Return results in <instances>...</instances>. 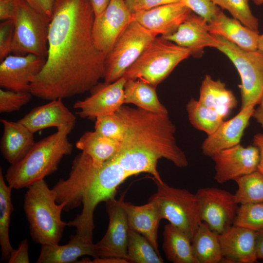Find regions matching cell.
Returning a JSON list of instances; mask_svg holds the SVG:
<instances>
[{
  "mask_svg": "<svg viewBox=\"0 0 263 263\" xmlns=\"http://www.w3.org/2000/svg\"><path fill=\"white\" fill-rule=\"evenodd\" d=\"M95 15L89 0H56L48 53L30 92L47 100L84 94L103 78L106 54L93 38Z\"/></svg>",
  "mask_w": 263,
  "mask_h": 263,
  "instance_id": "6da1fadb",
  "label": "cell"
},
{
  "mask_svg": "<svg viewBox=\"0 0 263 263\" xmlns=\"http://www.w3.org/2000/svg\"><path fill=\"white\" fill-rule=\"evenodd\" d=\"M75 125L57 128L56 132L35 143L21 160L10 165L5 176L8 185L13 189L28 188L56 171L63 157L73 151L68 135Z\"/></svg>",
  "mask_w": 263,
  "mask_h": 263,
  "instance_id": "7a4b0ae2",
  "label": "cell"
},
{
  "mask_svg": "<svg viewBox=\"0 0 263 263\" xmlns=\"http://www.w3.org/2000/svg\"><path fill=\"white\" fill-rule=\"evenodd\" d=\"M64 205L58 204L55 193L44 179L28 188L24 200V210L29 224L30 235L36 243L58 244L68 223L61 219Z\"/></svg>",
  "mask_w": 263,
  "mask_h": 263,
  "instance_id": "3957f363",
  "label": "cell"
},
{
  "mask_svg": "<svg viewBox=\"0 0 263 263\" xmlns=\"http://www.w3.org/2000/svg\"><path fill=\"white\" fill-rule=\"evenodd\" d=\"M191 56L190 51L160 36L156 37L123 77L143 79L156 87L181 61Z\"/></svg>",
  "mask_w": 263,
  "mask_h": 263,
  "instance_id": "277c9868",
  "label": "cell"
},
{
  "mask_svg": "<svg viewBox=\"0 0 263 263\" xmlns=\"http://www.w3.org/2000/svg\"><path fill=\"white\" fill-rule=\"evenodd\" d=\"M154 181L157 191L149 200L156 203L161 219L169 221L192 241L202 222L195 194L186 189L170 187L163 181Z\"/></svg>",
  "mask_w": 263,
  "mask_h": 263,
  "instance_id": "5b68a950",
  "label": "cell"
},
{
  "mask_svg": "<svg viewBox=\"0 0 263 263\" xmlns=\"http://www.w3.org/2000/svg\"><path fill=\"white\" fill-rule=\"evenodd\" d=\"M215 36V35H214ZM216 49L232 62L241 78V109L257 105L263 92V53L244 50L226 39L215 36Z\"/></svg>",
  "mask_w": 263,
  "mask_h": 263,
  "instance_id": "8992f818",
  "label": "cell"
},
{
  "mask_svg": "<svg viewBox=\"0 0 263 263\" xmlns=\"http://www.w3.org/2000/svg\"><path fill=\"white\" fill-rule=\"evenodd\" d=\"M51 19L33 8L24 0H19L13 19V55L33 54L46 58Z\"/></svg>",
  "mask_w": 263,
  "mask_h": 263,
  "instance_id": "52a82bcc",
  "label": "cell"
},
{
  "mask_svg": "<svg viewBox=\"0 0 263 263\" xmlns=\"http://www.w3.org/2000/svg\"><path fill=\"white\" fill-rule=\"evenodd\" d=\"M156 37L132 20L106 56L104 82L112 83L123 77L126 70Z\"/></svg>",
  "mask_w": 263,
  "mask_h": 263,
  "instance_id": "ba28073f",
  "label": "cell"
},
{
  "mask_svg": "<svg viewBox=\"0 0 263 263\" xmlns=\"http://www.w3.org/2000/svg\"><path fill=\"white\" fill-rule=\"evenodd\" d=\"M202 222L206 223L217 234L232 225L238 204L234 194L215 187L203 188L195 193Z\"/></svg>",
  "mask_w": 263,
  "mask_h": 263,
  "instance_id": "9c48e42d",
  "label": "cell"
},
{
  "mask_svg": "<svg viewBox=\"0 0 263 263\" xmlns=\"http://www.w3.org/2000/svg\"><path fill=\"white\" fill-rule=\"evenodd\" d=\"M132 13L125 0H110L93 23V38L98 50L108 54L132 20Z\"/></svg>",
  "mask_w": 263,
  "mask_h": 263,
  "instance_id": "30bf717a",
  "label": "cell"
},
{
  "mask_svg": "<svg viewBox=\"0 0 263 263\" xmlns=\"http://www.w3.org/2000/svg\"><path fill=\"white\" fill-rule=\"evenodd\" d=\"M121 200L122 198L118 200L114 198L106 202L109 222L105 234L95 244L97 258H117L128 261L130 226Z\"/></svg>",
  "mask_w": 263,
  "mask_h": 263,
  "instance_id": "8fae6325",
  "label": "cell"
},
{
  "mask_svg": "<svg viewBox=\"0 0 263 263\" xmlns=\"http://www.w3.org/2000/svg\"><path fill=\"white\" fill-rule=\"evenodd\" d=\"M126 79L122 77L112 82L98 83L92 88L90 95L78 100L74 108L81 118L95 120L97 117L116 113L124 104V85Z\"/></svg>",
  "mask_w": 263,
  "mask_h": 263,
  "instance_id": "7c38bea8",
  "label": "cell"
},
{
  "mask_svg": "<svg viewBox=\"0 0 263 263\" xmlns=\"http://www.w3.org/2000/svg\"><path fill=\"white\" fill-rule=\"evenodd\" d=\"M215 163V180L223 184L257 170L260 161L258 149L240 144L220 150L211 157Z\"/></svg>",
  "mask_w": 263,
  "mask_h": 263,
  "instance_id": "4fadbf2b",
  "label": "cell"
},
{
  "mask_svg": "<svg viewBox=\"0 0 263 263\" xmlns=\"http://www.w3.org/2000/svg\"><path fill=\"white\" fill-rule=\"evenodd\" d=\"M46 58L33 54L9 55L0 64V86L17 92H30L33 79L41 72Z\"/></svg>",
  "mask_w": 263,
  "mask_h": 263,
  "instance_id": "5bb4252c",
  "label": "cell"
},
{
  "mask_svg": "<svg viewBox=\"0 0 263 263\" xmlns=\"http://www.w3.org/2000/svg\"><path fill=\"white\" fill-rule=\"evenodd\" d=\"M191 12L182 2H179L133 12L132 20L156 36L165 37L174 32Z\"/></svg>",
  "mask_w": 263,
  "mask_h": 263,
  "instance_id": "9a60e30c",
  "label": "cell"
},
{
  "mask_svg": "<svg viewBox=\"0 0 263 263\" xmlns=\"http://www.w3.org/2000/svg\"><path fill=\"white\" fill-rule=\"evenodd\" d=\"M162 37L188 49L191 56L197 57L202 55L206 47L216 48L218 44L215 36L208 30L207 20L192 12L174 32Z\"/></svg>",
  "mask_w": 263,
  "mask_h": 263,
  "instance_id": "2e32d148",
  "label": "cell"
},
{
  "mask_svg": "<svg viewBox=\"0 0 263 263\" xmlns=\"http://www.w3.org/2000/svg\"><path fill=\"white\" fill-rule=\"evenodd\" d=\"M250 105L240 109L239 113L227 121H224L212 134L207 135L202 143L203 153L212 157L223 150L240 144L244 132L246 128L254 110Z\"/></svg>",
  "mask_w": 263,
  "mask_h": 263,
  "instance_id": "e0dca14e",
  "label": "cell"
},
{
  "mask_svg": "<svg viewBox=\"0 0 263 263\" xmlns=\"http://www.w3.org/2000/svg\"><path fill=\"white\" fill-rule=\"evenodd\" d=\"M223 260L228 263L257 262L256 232L232 225L218 234Z\"/></svg>",
  "mask_w": 263,
  "mask_h": 263,
  "instance_id": "ac0fdd59",
  "label": "cell"
},
{
  "mask_svg": "<svg viewBox=\"0 0 263 263\" xmlns=\"http://www.w3.org/2000/svg\"><path fill=\"white\" fill-rule=\"evenodd\" d=\"M76 116L58 98L34 108L18 121L35 133L44 129L76 122Z\"/></svg>",
  "mask_w": 263,
  "mask_h": 263,
  "instance_id": "d6986e66",
  "label": "cell"
},
{
  "mask_svg": "<svg viewBox=\"0 0 263 263\" xmlns=\"http://www.w3.org/2000/svg\"><path fill=\"white\" fill-rule=\"evenodd\" d=\"M208 28L211 34L223 37L244 50H257L259 33L244 26L238 19L227 16L221 9L208 22Z\"/></svg>",
  "mask_w": 263,
  "mask_h": 263,
  "instance_id": "ffe728a7",
  "label": "cell"
},
{
  "mask_svg": "<svg viewBox=\"0 0 263 263\" xmlns=\"http://www.w3.org/2000/svg\"><path fill=\"white\" fill-rule=\"evenodd\" d=\"M121 204L125 211L130 227L146 237L160 255L157 234L161 218L156 203L149 200L147 204L136 206L130 202H124L122 198Z\"/></svg>",
  "mask_w": 263,
  "mask_h": 263,
  "instance_id": "44dd1931",
  "label": "cell"
},
{
  "mask_svg": "<svg viewBox=\"0 0 263 263\" xmlns=\"http://www.w3.org/2000/svg\"><path fill=\"white\" fill-rule=\"evenodd\" d=\"M3 132L0 149L3 157L10 165L21 160L35 144L34 134L19 122L1 119Z\"/></svg>",
  "mask_w": 263,
  "mask_h": 263,
  "instance_id": "7402d4cb",
  "label": "cell"
},
{
  "mask_svg": "<svg viewBox=\"0 0 263 263\" xmlns=\"http://www.w3.org/2000/svg\"><path fill=\"white\" fill-rule=\"evenodd\" d=\"M84 255L97 258L95 244L75 233L70 236V240L65 244L41 245V250L37 263H74Z\"/></svg>",
  "mask_w": 263,
  "mask_h": 263,
  "instance_id": "603a6c76",
  "label": "cell"
},
{
  "mask_svg": "<svg viewBox=\"0 0 263 263\" xmlns=\"http://www.w3.org/2000/svg\"><path fill=\"white\" fill-rule=\"evenodd\" d=\"M203 105L212 109L225 118L235 108L238 101L233 92L221 80L206 75L202 81L198 100Z\"/></svg>",
  "mask_w": 263,
  "mask_h": 263,
  "instance_id": "cb8c5ba5",
  "label": "cell"
},
{
  "mask_svg": "<svg viewBox=\"0 0 263 263\" xmlns=\"http://www.w3.org/2000/svg\"><path fill=\"white\" fill-rule=\"evenodd\" d=\"M156 87L141 79L126 80L124 88V104H133L154 113L168 115L167 108L158 98Z\"/></svg>",
  "mask_w": 263,
  "mask_h": 263,
  "instance_id": "d4e9b609",
  "label": "cell"
},
{
  "mask_svg": "<svg viewBox=\"0 0 263 263\" xmlns=\"http://www.w3.org/2000/svg\"><path fill=\"white\" fill-rule=\"evenodd\" d=\"M121 142L104 136L95 131H88L76 141L75 146L87 154L93 166L97 168L117 152Z\"/></svg>",
  "mask_w": 263,
  "mask_h": 263,
  "instance_id": "484cf974",
  "label": "cell"
},
{
  "mask_svg": "<svg viewBox=\"0 0 263 263\" xmlns=\"http://www.w3.org/2000/svg\"><path fill=\"white\" fill-rule=\"evenodd\" d=\"M162 244L166 259L173 263H197L191 241L181 229L169 223L164 226Z\"/></svg>",
  "mask_w": 263,
  "mask_h": 263,
  "instance_id": "4316f807",
  "label": "cell"
},
{
  "mask_svg": "<svg viewBox=\"0 0 263 263\" xmlns=\"http://www.w3.org/2000/svg\"><path fill=\"white\" fill-rule=\"evenodd\" d=\"M197 263H218L223 261L218 234L202 222L191 241Z\"/></svg>",
  "mask_w": 263,
  "mask_h": 263,
  "instance_id": "83f0119b",
  "label": "cell"
},
{
  "mask_svg": "<svg viewBox=\"0 0 263 263\" xmlns=\"http://www.w3.org/2000/svg\"><path fill=\"white\" fill-rule=\"evenodd\" d=\"M0 168V244L1 261L8 262L14 248L10 243L9 227L12 213L14 210L11 199L12 188L8 184Z\"/></svg>",
  "mask_w": 263,
  "mask_h": 263,
  "instance_id": "f1b7e54d",
  "label": "cell"
},
{
  "mask_svg": "<svg viewBox=\"0 0 263 263\" xmlns=\"http://www.w3.org/2000/svg\"><path fill=\"white\" fill-rule=\"evenodd\" d=\"M186 109L191 124L207 135L214 132L224 121V116L218 112L203 105L198 100L192 98L187 103Z\"/></svg>",
  "mask_w": 263,
  "mask_h": 263,
  "instance_id": "f546056e",
  "label": "cell"
},
{
  "mask_svg": "<svg viewBox=\"0 0 263 263\" xmlns=\"http://www.w3.org/2000/svg\"><path fill=\"white\" fill-rule=\"evenodd\" d=\"M129 263H162L163 260L149 240L130 227L127 246Z\"/></svg>",
  "mask_w": 263,
  "mask_h": 263,
  "instance_id": "4dcf8cb0",
  "label": "cell"
},
{
  "mask_svg": "<svg viewBox=\"0 0 263 263\" xmlns=\"http://www.w3.org/2000/svg\"><path fill=\"white\" fill-rule=\"evenodd\" d=\"M234 181L238 187L234 194L238 204L263 203V175L258 170Z\"/></svg>",
  "mask_w": 263,
  "mask_h": 263,
  "instance_id": "1f68e13d",
  "label": "cell"
},
{
  "mask_svg": "<svg viewBox=\"0 0 263 263\" xmlns=\"http://www.w3.org/2000/svg\"><path fill=\"white\" fill-rule=\"evenodd\" d=\"M249 0H212L215 5L228 11L232 17L250 29L259 32V21L252 14Z\"/></svg>",
  "mask_w": 263,
  "mask_h": 263,
  "instance_id": "d6a6232c",
  "label": "cell"
},
{
  "mask_svg": "<svg viewBox=\"0 0 263 263\" xmlns=\"http://www.w3.org/2000/svg\"><path fill=\"white\" fill-rule=\"evenodd\" d=\"M233 225L255 232L263 229V203L241 204Z\"/></svg>",
  "mask_w": 263,
  "mask_h": 263,
  "instance_id": "836d02e7",
  "label": "cell"
},
{
  "mask_svg": "<svg viewBox=\"0 0 263 263\" xmlns=\"http://www.w3.org/2000/svg\"><path fill=\"white\" fill-rule=\"evenodd\" d=\"M94 131L104 136L121 141L125 137L127 126L115 113L97 117L95 119Z\"/></svg>",
  "mask_w": 263,
  "mask_h": 263,
  "instance_id": "e575fe53",
  "label": "cell"
},
{
  "mask_svg": "<svg viewBox=\"0 0 263 263\" xmlns=\"http://www.w3.org/2000/svg\"><path fill=\"white\" fill-rule=\"evenodd\" d=\"M30 92L0 90V112L10 113L19 110L31 100Z\"/></svg>",
  "mask_w": 263,
  "mask_h": 263,
  "instance_id": "d590c367",
  "label": "cell"
},
{
  "mask_svg": "<svg viewBox=\"0 0 263 263\" xmlns=\"http://www.w3.org/2000/svg\"><path fill=\"white\" fill-rule=\"evenodd\" d=\"M181 2L207 22L212 20L221 9L212 0H182Z\"/></svg>",
  "mask_w": 263,
  "mask_h": 263,
  "instance_id": "8d00e7d4",
  "label": "cell"
},
{
  "mask_svg": "<svg viewBox=\"0 0 263 263\" xmlns=\"http://www.w3.org/2000/svg\"><path fill=\"white\" fill-rule=\"evenodd\" d=\"M14 30V22L12 19L3 20L0 24V62L12 53Z\"/></svg>",
  "mask_w": 263,
  "mask_h": 263,
  "instance_id": "74e56055",
  "label": "cell"
},
{
  "mask_svg": "<svg viewBox=\"0 0 263 263\" xmlns=\"http://www.w3.org/2000/svg\"><path fill=\"white\" fill-rule=\"evenodd\" d=\"M29 244L27 239H25L20 243L17 249H14L10 254L8 263H29L28 255Z\"/></svg>",
  "mask_w": 263,
  "mask_h": 263,
  "instance_id": "f35d334b",
  "label": "cell"
},
{
  "mask_svg": "<svg viewBox=\"0 0 263 263\" xmlns=\"http://www.w3.org/2000/svg\"><path fill=\"white\" fill-rule=\"evenodd\" d=\"M182 0H135L132 13L148 10L157 6L181 2Z\"/></svg>",
  "mask_w": 263,
  "mask_h": 263,
  "instance_id": "ab89813d",
  "label": "cell"
},
{
  "mask_svg": "<svg viewBox=\"0 0 263 263\" xmlns=\"http://www.w3.org/2000/svg\"><path fill=\"white\" fill-rule=\"evenodd\" d=\"M33 8L51 19L56 0H24Z\"/></svg>",
  "mask_w": 263,
  "mask_h": 263,
  "instance_id": "60d3db41",
  "label": "cell"
},
{
  "mask_svg": "<svg viewBox=\"0 0 263 263\" xmlns=\"http://www.w3.org/2000/svg\"><path fill=\"white\" fill-rule=\"evenodd\" d=\"M19 0H0V19L13 20Z\"/></svg>",
  "mask_w": 263,
  "mask_h": 263,
  "instance_id": "b9f144b4",
  "label": "cell"
},
{
  "mask_svg": "<svg viewBox=\"0 0 263 263\" xmlns=\"http://www.w3.org/2000/svg\"><path fill=\"white\" fill-rule=\"evenodd\" d=\"M253 143V145L258 149L260 153V161L257 170L263 175V134L258 133L255 135Z\"/></svg>",
  "mask_w": 263,
  "mask_h": 263,
  "instance_id": "7bdbcfd3",
  "label": "cell"
},
{
  "mask_svg": "<svg viewBox=\"0 0 263 263\" xmlns=\"http://www.w3.org/2000/svg\"><path fill=\"white\" fill-rule=\"evenodd\" d=\"M89 1L96 17L100 15L106 9L110 0H89Z\"/></svg>",
  "mask_w": 263,
  "mask_h": 263,
  "instance_id": "ee69618b",
  "label": "cell"
},
{
  "mask_svg": "<svg viewBox=\"0 0 263 263\" xmlns=\"http://www.w3.org/2000/svg\"><path fill=\"white\" fill-rule=\"evenodd\" d=\"M256 109L254 108L252 116L263 128V92Z\"/></svg>",
  "mask_w": 263,
  "mask_h": 263,
  "instance_id": "f6af8a7d",
  "label": "cell"
},
{
  "mask_svg": "<svg viewBox=\"0 0 263 263\" xmlns=\"http://www.w3.org/2000/svg\"><path fill=\"white\" fill-rule=\"evenodd\" d=\"M256 251L258 259L263 260V229L256 232Z\"/></svg>",
  "mask_w": 263,
  "mask_h": 263,
  "instance_id": "bcb514c9",
  "label": "cell"
},
{
  "mask_svg": "<svg viewBox=\"0 0 263 263\" xmlns=\"http://www.w3.org/2000/svg\"><path fill=\"white\" fill-rule=\"evenodd\" d=\"M90 263H129L125 259L117 258H95Z\"/></svg>",
  "mask_w": 263,
  "mask_h": 263,
  "instance_id": "7dc6e473",
  "label": "cell"
},
{
  "mask_svg": "<svg viewBox=\"0 0 263 263\" xmlns=\"http://www.w3.org/2000/svg\"><path fill=\"white\" fill-rule=\"evenodd\" d=\"M257 49L263 53V33L259 35L257 44Z\"/></svg>",
  "mask_w": 263,
  "mask_h": 263,
  "instance_id": "c3c4849f",
  "label": "cell"
},
{
  "mask_svg": "<svg viewBox=\"0 0 263 263\" xmlns=\"http://www.w3.org/2000/svg\"><path fill=\"white\" fill-rule=\"evenodd\" d=\"M135 0H125L126 3L132 12V6Z\"/></svg>",
  "mask_w": 263,
  "mask_h": 263,
  "instance_id": "681fc988",
  "label": "cell"
},
{
  "mask_svg": "<svg viewBox=\"0 0 263 263\" xmlns=\"http://www.w3.org/2000/svg\"><path fill=\"white\" fill-rule=\"evenodd\" d=\"M252 1L256 5H261L263 4V0H249Z\"/></svg>",
  "mask_w": 263,
  "mask_h": 263,
  "instance_id": "f907efd6",
  "label": "cell"
}]
</instances>
